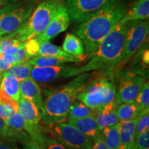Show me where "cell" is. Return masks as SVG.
Returning <instances> with one entry per match:
<instances>
[{
	"instance_id": "obj_1",
	"label": "cell",
	"mask_w": 149,
	"mask_h": 149,
	"mask_svg": "<svg viewBox=\"0 0 149 149\" xmlns=\"http://www.w3.org/2000/svg\"><path fill=\"white\" fill-rule=\"evenodd\" d=\"M128 8L125 1L117 0L80 23L76 30V35L82 41L86 60L95 51L104 37L120 22Z\"/></svg>"
},
{
	"instance_id": "obj_2",
	"label": "cell",
	"mask_w": 149,
	"mask_h": 149,
	"mask_svg": "<svg viewBox=\"0 0 149 149\" xmlns=\"http://www.w3.org/2000/svg\"><path fill=\"white\" fill-rule=\"evenodd\" d=\"M128 22H118L104 37L93 53L89 56L88 62L79 67V74L90 71L114 70L117 69L122 57Z\"/></svg>"
},
{
	"instance_id": "obj_3",
	"label": "cell",
	"mask_w": 149,
	"mask_h": 149,
	"mask_svg": "<svg viewBox=\"0 0 149 149\" xmlns=\"http://www.w3.org/2000/svg\"><path fill=\"white\" fill-rule=\"evenodd\" d=\"M92 74L84 72L76 76L73 80L62 88L54 91L44 101V113L42 120L51 127L59 122H66V115L76 95L84 88Z\"/></svg>"
},
{
	"instance_id": "obj_4",
	"label": "cell",
	"mask_w": 149,
	"mask_h": 149,
	"mask_svg": "<svg viewBox=\"0 0 149 149\" xmlns=\"http://www.w3.org/2000/svg\"><path fill=\"white\" fill-rule=\"evenodd\" d=\"M92 76L75 99L94 111L102 109L113 102L116 86L113 70H101Z\"/></svg>"
},
{
	"instance_id": "obj_5",
	"label": "cell",
	"mask_w": 149,
	"mask_h": 149,
	"mask_svg": "<svg viewBox=\"0 0 149 149\" xmlns=\"http://www.w3.org/2000/svg\"><path fill=\"white\" fill-rule=\"evenodd\" d=\"M61 4L55 0L42 1L17 31L4 37L15 38L24 42L37 37L45 31Z\"/></svg>"
},
{
	"instance_id": "obj_6",
	"label": "cell",
	"mask_w": 149,
	"mask_h": 149,
	"mask_svg": "<svg viewBox=\"0 0 149 149\" xmlns=\"http://www.w3.org/2000/svg\"><path fill=\"white\" fill-rule=\"evenodd\" d=\"M36 1L12 3L0 9V38L17 31L34 10Z\"/></svg>"
},
{
	"instance_id": "obj_7",
	"label": "cell",
	"mask_w": 149,
	"mask_h": 149,
	"mask_svg": "<svg viewBox=\"0 0 149 149\" xmlns=\"http://www.w3.org/2000/svg\"><path fill=\"white\" fill-rule=\"evenodd\" d=\"M148 20H134L129 22L124 49L117 68V70L122 69L139 51L148 37Z\"/></svg>"
},
{
	"instance_id": "obj_8",
	"label": "cell",
	"mask_w": 149,
	"mask_h": 149,
	"mask_svg": "<svg viewBox=\"0 0 149 149\" xmlns=\"http://www.w3.org/2000/svg\"><path fill=\"white\" fill-rule=\"evenodd\" d=\"M146 79L138 73L131 70H122L118 77V86L114 103L117 106L123 103L135 102L137 95Z\"/></svg>"
},
{
	"instance_id": "obj_9",
	"label": "cell",
	"mask_w": 149,
	"mask_h": 149,
	"mask_svg": "<svg viewBox=\"0 0 149 149\" xmlns=\"http://www.w3.org/2000/svg\"><path fill=\"white\" fill-rule=\"evenodd\" d=\"M50 136L67 149H91L92 141L67 122H59L49 127Z\"/></svg>"
},
{
	"instance_id": "obj_10",
	"label": "cell",
	"mask_w": 149,
	"mask_h": 149,
	"mask_svg": "<svg viewBox=\"0 0 149 149\" xmlns=\"http://www.w3.org/2000/svg\"><path fill=\"white\" fill-rule=\"evenodd\" d=\"M117 0H66L65 7L70 19L81 23Z\"/></svg>"
},
{
	"instance_id": "obj_11",
	"label": "cell",
	"mask_w": 149,
	"mask_h": 149,
	"mask_svg": "<svg viewBox=\"0 0 149 149\" xmlns=\"http://www.w3.org/2000/svg\"><path fill=\"white\" fill-rule=\"evenodd\" d=\"M18 113L21 115L27 126V133L31 138L41 144L43 136L40 128L42 113L34 103L24 97L17 102Z\"/></svg>"
},
{
	"instance_id": "obj_12",
	"label": "cell",
	"mask_w": 149,
	"mask_h": 149,
	"mask_svg": "<svg viewBox=\"0 0 149 149\" xmlns=\"http://www.w3.org/2000/svg\"><path fill=\"white\" fill-rule=\"evenodd\" d=\"M78 74H79L78 67L61 64L54 66H33L30 77L37 83H48Z\"/></svg>"
},
{
	"instance_id": "obj_13",
	"label": "cell",
	"mask_w": 149,
	"mask_h": 149,
	"mask_svg": "<svg viewBox=\"0 0 149 149\" xmlns=\"http://www.w3.org/2000/svg\"><path fill=\"white\" fill-rule=\"evenodd\" d=\"M70 22V18L66 8L61 3L45 31L35 38L40 44L42 42L49 41L59 33L66 31L69 26Z\"/></svg>"
},
{
	"instance_id": "obj_14",
	"label": "cell",
	"mask_w": 149,
	"mask_h": 149,
	"mask_svg": "<svg viewBox=\"0 0 149 149\" xmlns=\"http://www.w3.org/2000/svg\"><path fill=\"white\" fill-rule=\"evenodd\" d=\"M19 88L22 97L27 99L34 103L42 115L44 113V101L42 98V90L37 82L30 77L20 81Z\"/></svg>"
},
{
	"instance_id": "obj_15",
	"label": "cell",
	"mask_w": 149,
	"mask_h": 149,
	"mask_svg": "<svg viewBox=\"0 0 149 149\" xmlns=\"http://www.w3.org/2000/svg\"><path fill=\"white\" fill-rule=\"evenodd\" d=\"M66 122L77 128L92 142L100 134V131L99 130L95 116H88L77 120H68Z\"/></svg>"
},
{
	"instance_id": "obj_16",
	"label": "cell",
	"mask_w": 149,
	"mask_h": 149,
	"mask_svg": "<svg viewBox=\"0 0 149 149\" xmlns=\"http://www.w3.org/2000/svg\"><path fill=\"white\" fill-rule=\"evenodd\" d=\"M116 107L114 102H112L96 111L95 119L100 131L106 127L119 124L120 121L117 115Z\"/></svg>"
},
{
	"instance_id": "obj_17",
	"label": "cell",
	"mask_w": 149,
	"mask_h": 149,
	"mask_svg": "<svg viewBox=\"0 0 149 149\" xmlns=\"http://www.w3.org/2000/svg\"><path fill=\"white\" fill-rule=\"evenodd\" d=\"M148 17L149 0H135L120 22L126 23L134 20H146Z\"/></svg>"
},
{
	"instance_id": "obj_18",
	"label": "cell",
	"mask_w": 149,
	"mask_h": 149,
	"mask_svg": "<svg viewBox=\"0 0 149 149\" xmlns=\"http://www.w3.org/2000/svg\"><path fill=\"white\" fill-rule=\"evenodd\" d=\"M137 118L135 120L119 122V134H120L121 142L124 149H133L134 148L136 138L135 125Z\"/></svg>"
},
{
	"instance_id": "obj_19",
	"label": "cell",
	"mask_w": 149,
	"mask_h": 149,
	"mask_svg": "<svg viewBox=\"0 0 149 149\" xmlns=\"http://www.w3.org/2000/svg\"><path fill=\"white\" fill-rule=\"evenodd\" d=\"M84 59L81 57L71 55L69 57H42L36 56L32 57L29 62L33 66H54L67 63L80 62Z\"/></svg>"
},
{
	"instance_id": "obj_20",
	"label": "cell",
	"mask_w": 149,
	"mask_h": 149,
	"mask_svg": "<svg viewBox=\"0 0 149 149\" xmlns=\"http://www.w3.org/2000/svg\"><path fill=\"white\" fill-rule=\"evenodd\" d=\"M19 84L20 81L15 76L12 74H2L0 82V89L16 102H18L21 97Z\"/></svg>"
},
{
	"instance_id": "obj_21",
	"label": "cell",
	"mask_w": 149,
	"mask_h": 149,
	"mask_svg": "<svg viewBox=\"0 0 149 149\" xmlns=\"http://www.w3.org/2000/svg\"><path fill=\"white\" fill-rule=\"evenodd\" d=\"M62 49L66 53L86 59L84 55V47L82 41L77 35L68 33L65 37Z\"/></svg>"
},
{
	"instance_id": "obj_22",
	"label": "cell",
	"mask_w": 149,
	"mask_h": 149,
	"mask_svg": "<svg viewBox=\"0 0 149 149\" xmlns=\"http://www.w3.org/2000/svg\"><path fill=\"white\" fill-rule=\"evenodd\" d=\"M99 135L109 149H124L120 140L118 124L103 128Z\"/></svg>"
},
{
	"instance_id": "obj_23",
	"label": "cell",
	"mask_w": 149,
	"mask_h": 149,
	"mask_svg": "<svg viewBox=\"0 0 149 149\" xmlns=\"http://www.w3.org/2000/svg\"><path fill=\"white\" fill-rule=\"evenodd\" d=\"M96 111L87 107L77 100H74L70 104L67 113L66 122L68 120H77L88 116H95Z\"/></svg>"
},
{
	"instance_id": "obj_24",
	"label": "cell",
	"mask_w": 149,
	"mask_h": 149,
	"mask_svg": "<svg viewBox=\"0 0 149 149\" xmlns=\"http://www.w3.org/2000/svg\"><path fill=\"white\" fill-rule=\"evenodd\" d=\"M116 113L120 122L135 120L141 115L135 102L119 104L116 107Z\"/></svg>"
},
{
	"instance_id": "obj_25",
	"label": "cell",
	"mask_w": 149,
	"mask_h": 149,
	"mask_svg": "<svg viewBox=\"0 0 149 149\" xmlns=\"http://www.w3.org/2000/svg\"><path fill=\"white\" fill-rule=\"evenodd\" d=\"M0 138L7 139L10 141L19 140L24 142L31 138L26 132H18L7 125L5 121L0 119Z\"/></svg>"
},
{
	"instance_id": "obj_26",
	"label": "cell",
	"mask_w": 149,
	"mask_h": 149,
	"mask_svg": "<svg viewBox=\"0 0 149 149\" xmlns=\"http://www.w3.org/2000/svg\"><path fill=\"white\" fill-rule=\"evenodd\" d=\"M37 56L42 57H69L70 54L66 53L62 48L59 47L47 42H42L40 44V48Z\"/></svg>"
},
{
	"instance_id": "obj_27",
	"label": "cell",
	"mask_w": 149,
	"mask_h": 149,
	"mask_svg": "<svg viewBox=\"0 0 149 149\" xmlns=\"http://www.w3.org/2000/svg\"><path fill=\"white\" fill-rule=\"evenodd\" d=\"M32 68L33 66L31 64L29 60L26 62L22 63V64L13 65L3 73L12 74L17 78L19 81H22V80L30 77Z\"/></svg>"
},
{
	"instance_id": "obj_28",
	"label": "cell",
	"mask_w": 149,
	"mask_h": 149,
	"mask_svg": "<svg viewBox=\"0 0 149 149\" xmlns=\"http://www.w3.org/2000/svg\"><path fill=\"white\" fill-rule=\"evenodd\" d=\"M134 102L137 105L141 115L149 111V85L148 80L144 82Z\"/></svg>"
},
{
	"instance_id": "obj_29",
	"label": "cell",
	"mask_w": 149,
	"mask_h": 149,
	"mask_svg": "<svg viewBox=\"0 0 149 149\" xmlns=\"http://www.w3.org/2000/svg\"><path fill=\"white\" fill-rule=\"evenodd\" d=\"M5 122L9 127L18 132H26L27 133V126L25 121L21 115L17 112L6 119Z\"/></svg>"
},
{
	"instance_id": "obj_30",
	"label": "cell",
	"mask_w": 149,
	"mask_h": 149,
	"mask_svg": "<svg viewBox=\"0 0 149 149\" xmlns=\"http://www.w3.org/2000/svg\"><path fill=\"white\" fill-rule=\"evenodd\" d=\"M25 42L16 40L15 38L3 37L0 40V54H3L11 48L21 47L24 46Z\"/></svg>"
},
{
	"instance_id": "obj_31",
	"label": "cell",
	"mask_w": 149,
	"mask_h": 149,
	"mask_svg": "<svg viewBox=\"0 0 149 149\" xmlns=\"http://www.w3.org/2000/svg\"><path fill=\"white\" fill-rule=\"evenodd\" d=\"M149 130V111L141 115L137 118L135 125V137Z\"/></svg>"
},
{
	"instance_id": "obj_32",
	"label": "cell",
	"mask_w": 149,
	"mask_h": 149,
	"mask_svg": "<svg viewBox=\"0 0 149 149\" xmlns=\"http://www.w3.org/2000/svg\"><path fill=\"white\" fill-rule=\"evenodd\" d=\"M41 145L44 149H67L64 145L51 136H43Z\"/></svg>"
},
{
	"instance_id": "obj_33",
	"label": "cell",
	"mask_w": 149,
	"mask_h": 149,
	"mask_svg": "<svg viewBox=\"0 0 149 149\" xmlns=\"http://www.w3.org/2000/svg\"><path fill=\"white\" fill-rule=\"evenodd\" d=\"M24 44V48L28 55L32 58V57L37 56L40 48V43L36 40V38H32L31 40L26 41Z\"/></svg>"
},
{
	"instance_id": "obj_34",
	"label": "cell",
	"mask_w": 149,
	"mask_h": 149,
	"mask_svg": "<svg viewBox=\"0 0 149 149\" xmlns=\"http://www.w3.org/2000/svg\"><path fill=\"white\" fill-rule=\"evenodd\" d=\"M133 149H149V130L136 137Z\"/></svg>"
},
{
	"instance_id": "obj_35",
	"label": "cell",
	"mask_w": 149,
	"mask_h": 149,
	"mask_svg": "<svg viewBox=\"0 0 149 149\" xmlns=\"http://www.w3.org/2000/svg\"><path fill=\"white\" fill-rule=\"evenodd\" d=\"M17 112H18L17 110L14 109L13 107L0 103V119L5 120Z\"/></svg>"
},
{
	"instance_id": "obj_36",
	"label": "cell",
	"mask_w": 149,
	"mask_h": 149,
	"mask_svg": "<svg viewBox=\"0 0 149 149\" xmlns=\"http://www.w3.org/2000/svg\"><path fill=\"white\" fill-rule=\"evenodd\" d=\"M24 149H44L40 144L35 139L31 138L24 142Z\"/></svg>"
},
{
	"instance_id": "obj_37",
	"label": "cell",
	"mask_w": 149,
	"mask_h": 149,
	"mask_svg": "<svg viewBox=\"0 0 149 149\" xmlns=\"http://www.w3.org/2000/svg\"><path fill=\"white\" fill-rule=\"evenodd\" d=\"M91 149H109L104 142L103 140L98 135L92 142V147Z\"/></svg>"
},
{
	"instance_id": "obj_38",
	"label": "cell",
	"mask_w": 149,
	"mask_h": 149,
	"mask_svg": "<svg viewBox=\"0 0 149 149\" xmlns=\"http://www.w3.org/2000/svg\"><path fill=\"white\" fill-rule=\"evenodd\" d=\"M13 66V65L10 64V62H8L7 60H6V59L3 57V56L0 55V72H1V74Z\"/></svg>"
},
{
	"instance_id": "obj_39",
	"label": "cell",
	"mask_w": 149,
	"mask_h": 149,
	"mask_svg": "<svg viewBox=\"0 0 149 149\" xmlns=\"http://www.w3.org/2000/svg\"><path fill=\"white\" fill-rule=\"evenodd\" d=\"M0 149H19L15 145L9 142L0 141Z\"/></svg>"
},
{
	"instance_id": "obj_40",
	"label": "cell",
	"mask_w": 149,
	"mask_h": 149,
	"mask_svg": "<svg viewBox=\"0 0 149 149\" xmlns=\"http://www.w3.org/2000/svg\"><path fill=\"white\" fill-rule=\"evenodd\" d=\"M27 1V0H0V7L5 6L12 4V3H16L22 1Z\"/></svg>"
},
{
	"instance_id": "obj_41",
	"label": "cell",
	"mask_w": 149,
	"mask_h": 149,
	"mask_svg": "<svg viewBox=\"0 0 149 149\" xmlns=\"http://www.w3.org/2000/svg\"><path fill=\"white\" fill-rule=\"evenodd\" d=\"M1 77H2V74L0 72V82H1Z\"/></svg>"
},
{
	"instance_id": "obj_42",
	"label": "cell",
	"mask_w": 149,
	"mask_h": 149,
	"mask_svg": "<svg viewBox=\"0 0 149 149\" xmlns=\"http://www.w3.org/2000/svg\"><path fill=\"white\" fill-rule=\"evenodd\" d=\"M27 1H36V2H37V0H27Z\"/></svg>"
},
{
	"instance_id": "obj_43",
	"label": "cell",
	"mask_w": 149,
	"mask_h": 149,
	"mask_svg": "<svg viewBox=\"0 0 149 149\" xmlns=\"http://www.w3.org/2000/svg\"><path fill=\"white\" fill-rule=\"evenodd\" d=\"M55 1H57V2H60V1H61V0H55Z\"/></svg>"
}]
</instances>
